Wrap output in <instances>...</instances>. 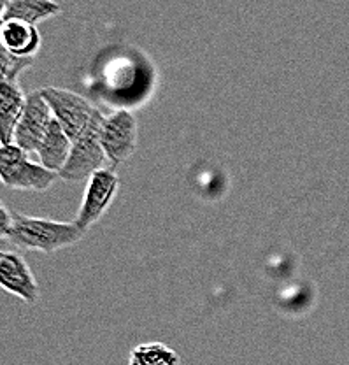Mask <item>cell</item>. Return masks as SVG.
Returning <instances> with one entry per match:
<instances>
[{"label": "cell", "instance_id": "1", "mask_svg": "<svg viewBox=\"0 0 349 365\" xmlns=\"http://www.w3.org/2000/svg\"><path fill=\"white\" fill-rule=\"evenodd\" d=\"M86 235L74 222H55L48 218L14 212L7 241L16 248L37 253H56L81 241Z\"/></svg>", "mask_w": 349, "mask_h": 365}, {"label": "cell", "instance_id": "2", "mask_svg": "<svg viewBox=\"0 0 349 365\" xmlns=\"http://www.w3.org/2000/svg\"><path fill=\"white\" fill-rule=\"evenodd\" d=\"M56 180L58 174L32 162L28 153L16 144H0V182L4 186L11 190L44 192Z\"/></svg>", "mask_w": 349, "mask_h": 365}, {"label": "cell", "instance_id": "3", "mask_svg": "<svg viewBox=\"0 0 349 365\" xmlns=\"http://www.w3.org/2000/svg\"><path fill=\"white\" fill-rule=\"evenodd\" d=\"M41 93H43L44 101L48 102L53 118L62 125L72 143L85 134L95 121L104 116L88 98L75 93V91L46 86V88H41Z\"/></svg>", "mask_w": 349, "mask_h": 365}, {"label": "cell", "instance_id": "4", "mask_svg": "<svg viewBox=\"0 0 349 365\" xmlns=\"http://www.w3.org/2000/svg\"><path fill=\"white\" fill-rule=\"evenodd\" d=\"M104 116L95 121L92 127L85 132L79 139L72 143L71 157L67 160L66 167L58 173V178L69 182L86 181L93 176L97 170L105 169L109 163L100 144V125Z\"/></svg>", "mask_w": 349, "mask_h": 365}, {"label": "cell", "instance_id": "5", "mask_svg": "<svg viewBox=\"0 0 349 365\" xmlns=\"http://www.w3.org/2000/svg\"><path fill=\"white\" fill-rule=\"evenodd\" d=\"M100 144L111 169L127 162L134 155L139 140L137 120L127 109L104 116L100 125Z\"/></svg>", "mask_w": 349, "mask_h": 365}, {"label": "cell", "instance_id": "6", "mask_svg": "<svg viewBox=\"0 0 349 365\" xmlns=\"http://www.w3.org/2000/svg\"><path fill=\"white\" fill-rule=\"evenodd\" d=\"M118 190H120V176L115 169L105 167V169L97 170L86 185L81 207L74 220L75 225L88 232L115 202Z\"/></svg>", "mask_w": 349, "mask_h": 365}, {"label": "cell", "instance_id": "7", "mask_svg": "<svg viewBox=\"0 0 349 365\" xmlns=\"http://www.w3.org/2000/svg\"><path fill=\"white\" fill-rule=\"evenodd\" d=\"M51 121L53 113L48 102L44 101L41 90L30 91L26 95L24 114L18 121L16 132H14L13 144H16L20 150H24L28 155L37 153Z\"/></svg>", "mask_w": 349, "mask_h": 365}, {"label": "cell", "instance_id": "8", "mask_svg": "<svg viewBox=\"0 0 349 365\" xmlns=\"http://www.w3.org/2000/svg\"><path fill=\"white\" fill-rule=\"evenodd\" d=\"M0 288L28 306L41 297L39 284L26 260L16 251H0Z\"/></svg>", "mask_w": 349, "mask_h": 365}, {"label": "cell", "instance_id": "9", "mask_svg": "<svg viewBox=\"0 0 349 365\" xmlns=\"http://www.w3.org/2000/svg\"><path fill=\"white\" fill-rule=\"evenodd\" d=\"M25 102L26 95L20 83L0 78V144H13Z\"/></svg>", "mask_w": 349, "mask_h": 365}, {"label": "cell", "instance_id": "10", "mask_svg": "<svg viewBox=\"0 0 349 365\" xmlns=\"http://www.w3.org/2000/svg\"><path fill=\"white\" fill-rule=\"evenodd\" d=\"M0 41L11 56L20 60H33L41 49V34L36 25L7 20L0 29Z\"/></svg>", "mask_w": 349, "mask_h": 365}, {"label": "cell", "instance_id": "11", "mask_svg": "<svg viewBox=\"0 0 349 365\" xmlns=\"http://www.w3.org/2000/svg\"><path fill=\"white\" fill-rule=\"evenodd\" d=\"M71 150L72 139L63 130L62 125L53 118L46 135H44L43 143H41L39 150H37L41 165H44L51 173L58 174L66 167L67 160L71 157Z\"/></svg>", "mask_w": 349, "mask_h": 365}, {"label": "cell", "instance_id": "12", "mask_svg": "<svg viewBox=\"0 0 349 365\" xmlns=\"http://www.w3.org/2000/svg\"><path fill=\"white\" fill-rule=\"evenodd\" d=\"M62 13V7L55 0H7L2 20H18L39 25Z\"/></svg>", "mask_w": 349, "mask_h": 365}, {"label": "cell", "instance_id": "13", "mask_svg": "<svg viewBox=\"0 0 349 365\" xmlns=\"http://www.w3.org/2000/svg\"><path fill=\"white\" fill-rule=\"evenodd\" d=\"M128 365H183L181 356L163 342H142L128 356Z\"/></svg>", "mask_w": 349, "mask_h": 365}, {"label": "cell", "instance_id": "14", "mask_svg": "<svg viewBox=\"0 0 349 365\" xmlns=\"http://www.w3.org/2000/svg\"><path fill=\"white\" fill-rule=\"evenodd\" d=\"M11 227H13V212L0 200V239H7Z\"/></svg>", "mask_w": 349, "mask_h": 365}]
</instances>
